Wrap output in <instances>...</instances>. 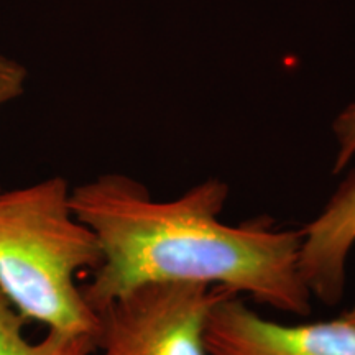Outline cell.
Instances as JSON below:
<instances>
[{"label": "cell", "instance_id": "1", "mask_svg": "<svg viewBox=\"0 0 355 355\" xmlns=\"http://www.w3.org/2000/svg\"><path fill=\"white\" fill-rule=\"evenodd\" d=\"M229 184L209 178L181 196L157 201L122 173L74 186V216L94 232L102 261L83 298L97 314L123 293L150 283H199L245 295L291 316H309L311 291L300 268L303 235L266 216L220 219Z\"/></svg>", "mask_w": 355, "mask_h": 355}, {"label": "cell", "instance_id": "2", "mask_svg": "<svg viewBox=\"0 0 355 355\" xmlns=\"http://www.w3.org/2000/svg\"><path fill=\"white\" fill-rule=\"evenodd\" d=\"M69 194L61 176L0 189V291L28 321L96 337L99 318L76 278L96 272L102 250L74 216Z\"/></svg>", "mask_w": 355, "mask_h": 355}, {"label": "cell", "instance_id": "3", "mask_svg": "<svg viewBox=\"0 0 355 355\" xmlns=\"http://www.w3.org/2000/svg\"><path fill=\"white\" fill-rule=\"evenodd\" d=\"M230 295L235 293L199 283L133 288L97 313L92 355H209L204 339L207 318Z\"/></svg>", "mask_w": 355, "mask_h": 355}, {"label": "cell", "instance_id": "4", "mask_svg": "<svg viewBox=\"0 0 355 355\" xmlns=\"http://www.w3.org/2000/svg\"><path fill=\"white\" fill-rule=\"evenodd\" d=\"M204 339L209 355H355V324L343 316L283 324L260 316L239 295L211 309Z\"/></svg>", "mask_w": 355, "mask_h": 355}, {"label": "cell", "instance_id": "5", "mask_svg": "<svg viewBox=\"0 0 355 355\" xmlns=\"http://www.w3.org/2000/svg\"><path fill=\"white\" fill-rule=\"evenodd\" d=\"M300 268L311 296L326 306L343 300L347 263L355 245V170L334 191L322 211L303 229Z\"/></svg>", "mask_w": 355, "mask_h": 355}, {"label": "cell", "instance_id": "6", "mask_svg": "<svg viewBox=\"0 0 355 355\" xmlns=\"http://www.w3.org/2000/svg\"><path fill=\"white\" fill-rule=\"evenodd\" d=\"M28 322L0 291V355H92L96 337L69 334L48 329L38 343L24 337V326Z\"/></svg>", "mask_w": 355, "mask_h": 355}, {"label": "cell", "instance_id": "7", "mask_svg": "<svg viewBox=\"0 0 355 355\" xmlns=\"http://www.w3.org/2000/svg\"><path fill=\"white\" fill-rule=\"evenodd\" d=\"M332 133L337 145L332 171L339 175L355 157V102L337 114L332 122Z\"/></svg>", "mask_w": 355, "mask_h": 355}, {"label": "cell", "instance_id": "8", "mask_svg": "<svg viewBox=\"0 0 355 355\" xmlns=\"http://www.w3.org/2000/svg\"><path fill=\"white\" fill-rule=\"evenodd\" d=\"M26 79L28 71L25 66L0 53V112L24 94Z\"/></svg>", "mask_w": 355, "mask_h": 355}, {"label": "cell", "instance_id": "9", "mask_svg": "<svg viewBox=\"0 0 355 355\" xmlns=\"http://www.w3.org/2000/svg\"><path fill=\"white\" fill-rule=\"evenodd\" d=\"M340 316H343V318L345 319V321H349V322L355 324V304H354L352 308H350V309L345 311V313L340 314Z\"/></svg>", "mask_w": 355, "mask_h": 355}]
</instances>
